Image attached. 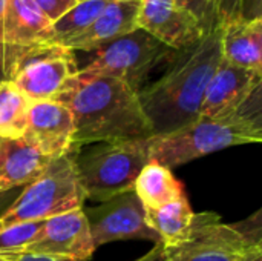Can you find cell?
Masks as SVG:
<instances>
[{"label": "cell", "mask_w": 262, "mask_h": 261, "mask_svg": "<svg viewBox=\"0 0 262 261\" xmlns=\"http://www.w3.org/2000/svg\"><path fill=\"white\" fill-rule=\"evenodd\" d=\"M57 102L66 105L74 118L72 151L84 145L154 137L137 91L118 78L77 72Z\"/></svg>", "instance_id": "1"}, {"label": "cell", "mask_w": 262, "mask_h": 261, "mask_svg": "<svg viewBox=\"0 0 262 261\" xmlns=\"http://www.w3.org/2000/svg\"><path fill=\"white\" fill-rule=\"evenodd\" d=\"M221 62V28L181 49L163 74L140 89L138 100L154 135L180 129L196 118L206 88Z\"/></svg>", "instance_id": "2"}, {"label": "cell", "mask_w": 262, "mask_h": 261, "mask_svg": "<svg viewBox=\"0 0 262 261\" xmlns=\"http://www.w3.org/2000/svg\"><path fill=\"white\" fill-rule=\"evenodd\" d=\"M261 140V103H256L224 118L200 117L180 129L150 137L149 162L172 169L230 146Z\"/></svg>", "instance_id": "3"}, {"label": "cell", "mask_w": 262, "mask_h": 261, "mask_svg": "<svg viewBox=\"0 0 262 261\" xmlns=\"http://www.w3.org/2000/svg\"><path fill=\"white\" fill-rule=\"evenodd\" d=\"M71 52L77 72L114 77L138 92L149 77L160 68L166 69L180 51L137 28L95 49Z\"/></svg>", "instance_id": "4"}, {"label": "cell", "mask_w": 262, "mask_h": 261, "mask_svg": "<svg viewBox=\"0 0 262 261\" xmlns=\"http://www.w3.org/2000/svg\"><path fill=\"white\" fill-rule=\"evenodd\" d=\"M72 158L86 198L103 203L134 191L140 171L149 163V138L94 143L72 151Z\"/></svg>", "instance_id": "5"}, {"label": "cell", "mask_w": 262, "mask_h": 261, "mask_svg": "<svg viewBox=\"0 0 262 261\" xmlns=\"http://www.w3.org/2000/svg\"><path fill=\"white\" fill-rule=\"evenodd\" d=\"M86 200L72 152L52 158L43 172L28 183L0 215V231L20 223L45 222L80 209Z\"/></svg>", "instance_id": "6"}, {"label": "cell", "mask_w": 262, "mask_h": 261, "mask_svg": "<svg viewBox=\"0 0 262 261\" xmlns=\"http://www.w3.org/2000/svg\"><path fill=\"white\" fill-rule=\"evenodd\" d=\"M5 78L31 102L57 100L77 74L72 52L54 43L34 46L2 45Z\"/></svg>", "instance_id": "7"}, {"label": "cell", "mask_w": 262, "mask_h": 261, "mask_svg": "<svg viewBox=\"0 0 262 261\" xmlns=\"http://www.w3.org/2000/svg\"><path fill=\"white\" fill-rule=\"evenodd\" d=\"M250 245L241 232L223 223L213 212L195 214L189 237L178 246L166 249V261H238Z\"/></svg>", "instance_id": "8"}, {"label": "cell", "mask_w": 262, "mask_h": 261, "mask_svg": "<svg viewBox=\"0 0 262 261\" xmlns=\"http://www.w3.org/2000/svg\"><path fill=\"white\" fill-rule=\"evenodd\" d=\"M83 211L95 249L120 240H149L160 243L158 235L147 226L144 206L134 191Z\"/></svg>", "instance_id": "9"}, {"label": "cell", "mask_w": 262, "mask_h": 261, "mask_svg": "<svg viewBox=\"0 0 262 261\" xmlns=\"http://www.w3.org/2000/svg\"><path fill=\"white\" fill-rule=\"evenodd\" d=\"M262 74L223 60L213 72L201 103L200 117L224 118L261 103Z\"/></svg>", "instance_id": "10"}, {"label": "cell", "mask_w": 262, "mask_h": 261, "mask_svg": "<svg viewBox=\"0 0 262 261\" xmlns=\"http://www.w3.org/2000/svg\"><path fill=\"white\" fill-rule=\"evenodd\" d=\"M95 252L84 211L74 209L45 220L35 238L20 254H43L88 261Z\"/></svg>", "instance_id": "11"}, {"label": "cell", "mask_w": 262, "mask_h": 261, "mask_svg": "<svg viewBox=\"0 0 262 261\" xmlns=\"http://www.w3.org/2000/svg\"><path fill=\"white\" fill-rule=\"evenodd\" d=\"M137 25L177 51L189 48L210 31L178 0H141Z\"/></svg>", "instance_id": "12"}, {"label": "cell", "mask_w": 262, "mask_h": 261, "mask_svg": "<svg viewBox=\"0 0 262 261\" xmlns=\"http://www.w3.org/2000/svg\"><path fill=\"white\" fill-rule=\"evenodd\" d=\"M23 138L49 158L72 152L74 118L69 108L57 100L31 102Z\"/></svg>", "instance_id": "13"}, {"label": "cell", "mask_w": 262, "mask_h": 261, "mask_svg": "<svg viewBox=\"0 0 262 261\" xmlns=\"http://www.w3.org/2000/svg\"><path fill=\"white\" fill-rule=\"evenodd\" d=\"M141 0H111L97 20L60 46L71 51H91L138 28Z\"/></svg>", "instance_id": "14"}, {"label": "cell", "mask_w": 262, "mask_h": 261, "mask_svg": "<svg viewBox=\"0 0 262 261\" xmlns=\"http://www.w3.org/2000/svg\"><path fill=\"white\" fill-rule=\"evenodd\" d=\"M52 158L43 155L26 138L0 142V194L35 180Z\"/></svg>", "instance_id": "15"}, {"label": "cell", "mask_w": 262, "mask_h": 261, "mask_svg": "<svg viewBox=\"0 0 262 261\" xmlns=\"http://www.w3.org/2000/svg\"><path fill=\"white\" fill-rule=\"evenodd\" d=\"M51 23L32 0H6L2 45L34 46L49 43Z\"/></svg>", "instance_id": "16"}, {"label": "cell", "mask_w": 262, "mask_h": 261, "mask_svg": "<svg viewBox=\"0 0 262 261\" xmlns=\"http://www.w3.org/2000/svg\"><path fill=\"white\" fill-rule=\"evenodd\" d=\"M221 57L238 68L262 74V18L223 26Z\"/></svg>", "instance_id": "17"}, {"label": "cell", "mask_w": 262, "mask_h": 261, "mask_svg": "<svg viewBox=\"0 0 262 261\" xmlns=\"http://www.w3.org/2000/svg\"><path fill=\"white\" fill-rule=\"evenodd\" d=\"M134 192L146 209H160L186 197L183 183L172 174V169L149 162L138 174Z\"/></svg>", "instance_id": "18"}, {"label": "cell", "mask_w": 262, "mask_h": 261, "mask_svg": "<svg viewBox=\"0 0 262 261\" xmlns=\"http://www.w3.org/2000/svg\"><path fill=\"white\" fill-rule=\"evenodd\" d=\"M146 223L158 235L164 249H172L181 245L190 232L195 212L187 197L180 198L160 209H146Z\"/></svg>", "instance_id": "19"}, {"label": "cell", "mask_w": 262, "mask_h": 261, "mask_svg": "<svg viewBox=\"0 0 262 261\" xmlns=\"http://www.w3.org/2000/svg\"><path fill=\"white\" fill-rule=\"evenodd\" d=\"M31 100L11 82L0 83V142L17 140L25 135Z\"/></svg>", "instance_id": "20"}, {"label": "cell", "mask_w": 262, "mask_h": 261, "mask_svg": "<svg viewBox=\"0 0 262 261\" xmlns=\"http://www.w3.org/2000/svg\"><path fill=\"white\" fill-rule=\"evenodd\" d=\"M111 0H81L51 23L49 43L61 45L68 38L89 28Z\"/></svg>", "instance_id": "21"}, {"label": "cell", "mask_w": 262, "mask_h": 261, "mask_svg": "<svg viewBox=\"0 0 262 261\" xmlns=\"http://www.w3.org/2000/svg\"><path fill=\"white\" fill-rule=\"evenodd\" d=\"M45 222L20 223L0 231V257L20 254L35 238Z\"/></svg>", "instance_id": "22"}, {"label": "cell", "mask_w": 262, "mask_h": 261, "mask_svg": "<svg viewBox=\"0 0 262 261\" xmlns=\"http://www.w3.org/2000/svg\"><path fill=\"white\" fill-rule=\"evenodd\" d=\"M209 6L215 20V25L220 28L239 20L238 0H209Z\"/></svg>", "instance_id": "23"}, {"label": "cell", "mask_w": 262, "mask_h": 261, "mask_svg": "<svg viewBox=\"0 0 262 261\" xmlns=\"http://www.w3.org/2000/svg\"><path fill=\"white\" fill-rule=\"evenodd\" d=\"M233 226L241 232V235L255 246H262V222H261V211H256L250 218L233 223Z\"/></svg>", "instance_id": "24"}, {"label": "cell", "mask_w": 262, "mask_h": 261, "mask_svg": "<svg viewBox=\"0 0 262 261\" xmlns=\"http://www.w3.org/2000/svg\"><path fill=\"white\" fill-rule=\"evenodd\" d=\"M178 3L187 9L189 12H192L206 29H213L216 28L210 6H209V0H178Z\"/></svg>", "instance_id": "25"}, {"label": "cell", "mask_w": 262, "mask_h": 261, "mask_svg": "<svg viewBox=\"0 0 262 261\" xmlns=\"http://www.w3.org/2000/svg\"><path fill=\"white\" fill-rule=\"evenodd\" d=\"M41 11L43 14L51 20L55 22L60 15H63L68 9H71L77 0H32Z\"/></svg>", "instance_id": "26"}, {"label": "cell", "mask_w": 262, "mask_h": 261, "mask_svg": "<svg viewBox=\"0 0 262 261\" xmlns=\"http://www.w3.org/2000/svg\"><path fill=\"white\" fill-rule=\"evenodd\" d=\"M239 20L252 22L262 18V0H238Z\"/></svg>", "instance_id": "27"}, {"label": "cell", "mask_w": 262, "mask_h": 261, "mask_svg": "<svg viewBox=\"0 0 262 261\" xmlns=\"http://www.w3.org/2000/svg\"><path fill=\"white\" fill-rule=\"evenodd\" d=\"M9 261H78L68 257H57V255H43V254H11L5 255Z\"/></svg>", "instance_id": "28"}, {"label": "cell", "mask_w": 262, "mask_h": 261, "mask_svg": "<svg viewBox=\"0 0 262 261\" xmlns=\"http://www.w3.org/2000/svg\"><path fill=\"white\" fill-rule=\"evenodd\" d=\"M135 261H166V249L161 243H155V246L147 254Z\"/></svg>", "instance_id": "29"}, {"label": "cell", "mask_w": 262, "mask_h": 261, "mask_svg": "<svg viewBox=\"0 0 262 261\" xmlns=\"http://www.w3.org/2000/svg\"><path fill=\"white\" fill-rule=\"evenodd\" d=\"M238 261H262V246H249Z\"/></svg>", "instance_id": "30"}, {"label": "cell", "mask_w": 262, "mask_h": 261, "mask_svg": "<svg viewBox=\"0 0 262 261\" xmlns=\"http://www.w3.org/2000/svg\"><path fill=\"white\" fill-rule=\"evenodd\" d=\"M18 195L17 189L14 191H9V192H5V194H0V215L3 214V211L14 202V198Z\"/></svg>", "instance_id": "31"}, {"label": "cell", "mask_w": 262, "mask_h": 261, "mask_svg": "<svg viewBox=\"0 0 262 261\" xmlns=\"http://www.w3.org/2000/svg\"><path fill=\"white\" fill-rule=\"evenodd\" d=\"M5 2L0 0V45L3 43V17H5Z\"/></svg>", "instance_id": "32"}, {"label": "cell", "mask_w": 262, "mask_h": 261, "mask_svg": "<svg viewBox=\"0 0 262 261\" xmlns=\"http://www.w3.org/2000/svg\"><path fill=\"white\" fill-rule=\"evenodd\" d=\"M5 72H3V57H2V45H0V83L5 82Z\"/></svg>", "instance_id": "33"}, {"label": "cell", "mask_w": 262, "mask_h": 261, "mask_svg": "<svg viewBox=\"0 0 262 261\" xmlns=\"http://www.w3.org/2000/svg\"><path fill=\"white\" fill-rule=\"evenodd\" d=\"M0 261H9L8 258H5V257H0Z\"/></svg>", "instance_id": "34"}, {"label": "cell", "mask_w": 262, "mask_h": 261, "mask_svg": "<svg viewBox=\"0 0 262 261\" xmlns=\"http://www.w3.org/2000/svg\"><path fill=\"white\" fill-rule=\"evenodd\" d=\"M77 2H81V0H77Z\"/></svg>", "instance_id": "35"}]
</instances>
